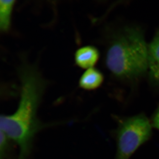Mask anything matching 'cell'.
<instances>
[{
    "label": "cell",
    "mask_w": 159,
    "mask_h": 159,
    "mask_svg": "<svg viewBox=\"0 0 159 159\" xmlns=\"http://www.w3.org/2000/svg\"><path fill=\"white\" fill-rule=\"evenodd\" d=\"M20 97L16 111L1 116V131L20 148L17 159H28L35 135L48 126L38 118L44 84L35 70L25 67L20 71Z\"/></svg>",
    "instance_id": "6da1fadb"
},
{
    "label": "cell",
    "mask_w": 159,
    "mask_h": 159,
    "mask_svg": "<svg viewBox=\"0 0 159 159\" xmlns=\"http://www.w3.org/2000/svg\"><path fill=\"white\" fill-rule=\"evenodd\" d=\"M106 61L118 78L132 80L145 74L148 70V45L142 31L127 27L117 34L109 47Z\"/></svg>",
    "instance_id": "7a4b0ae2"
},
{
    "label": "cell",
    "mask_w": 159,
    "mask_h": 159,
    "mask_svg": "<svg viewBox=\"0 0 159 159\" xmlns=\"http://www.w3.org/2000/svg\"><path fill=\"white\" fill-rule=\"evenodd\" d=\"M117 127L113 132L116 142L115 159H129L152 136V126L144 113L130 117L115 116Z\"/></svg>",
    "instance_id": "3957f363"
},
{
    "label": "cell",
    "mask_w": 159,
    "mask_h": 159,
    "mask_svg": "<svg viewBox=\"0 0 159 159\" xmlns=\"http://www.w3.org/2000/svg\"><path fill=\"white\" fill-rule=\"evenodd\" d=\"M148 70L152 85L159 89V30L148 45Z\"/></svg>",
    "instance_id": "277c9868"
},
{
    "label": "cell",
    "mask_w": 159,
    "mask_h": 159,
    "mask_svg": "<svg viewBox=\"0 0 159 159\" xmlns=\"http://www.w3.org/2000/svg\"><path fill=\"white\" fill-rule=\"evenodd\" d=\"M99 57V51L93 46H87L78 49L75 54V61L79 67L87 69L94 67Z\"/></svg>",
    "instance_id": "5b68a950"
},
{
    "label": "cell",
    "mask_w": 159,
    "mask_h": 159,
    "mask_svg": "<svg viewBox=\"0 0 159 159\" xmlns=\"http://www.w3.org/2000/svg\"><path fill=\"white\" fill-rule=\"evenodd\" d=\"M103 76L102 73L94 67L87 69L83 73L79 80V86L86 90L96 89L102 84Z\"/></svg>",
    "instance_id": "8992f818"
},
{
    "label": "cell",
    "mask_w": 159,
    "mask_h": 159,
    "mask_svg": "<svg viewBox=\"0 0 159 159\" xmlns=\"http://www.w3.org/2000/svg\"><path fill=\"white\" fill-rule=\"evenodd\" d=\"M15 2V1H0V29L2 32H7L10 29Z\"/></svg>",
    "instance_id": "52a82bcc"
},
{
    "label": "cell",
    "mask_w": 159,
    "mask_h": 159,
    "mask_svg": "<svg viewBox=\"0 0 159 159\" xmlns=\"http://www.w3.org/2000/svg\"><path fill=\"white\" fill-rule=\"evenodd\" d=\"M10 141L9 137L1 131V142H0V157L1 159H7V155L10 149Z\"/></svg>",
    "instance_id": "ba28073f"
},
{
    "label": "cell",
    "mask_w": 159,
    "mask_h": 159,
    "mask_svg": "<svg viewBox=\"0 0 159 159\" xmlns=\"http://www.w3.org/2000/svg\"><path fill=\"white\" fill-rule=\"evenodd\" d=\"M150 122L152 127L159 130V105L152 114Z\"/></svg>",
    "instance_id": "9c48e42d"
}]
</instances>
